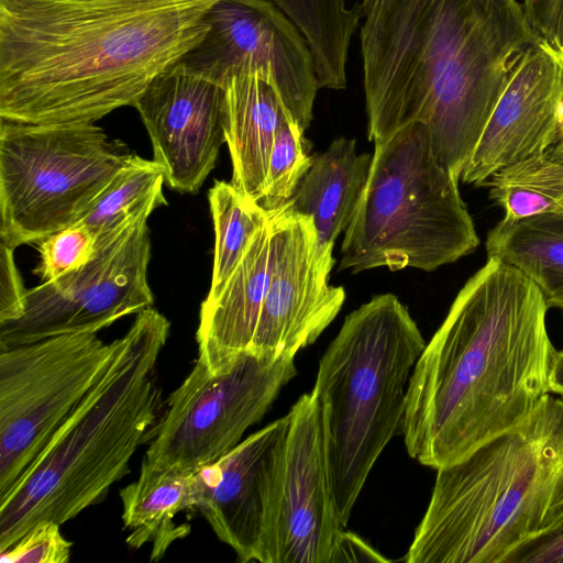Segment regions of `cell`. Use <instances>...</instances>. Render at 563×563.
<instances>
[{
  "label": "cell",
  "mask_w": 563,
  "mask_h": 563,
  "mask_svg": "<svg viewBox=\"0 0 563 563\" xmlns=\"http://www.w3.org/2000/svg\"><path fill=\"white\" fill-rule=\"evenodd\" d=\"M295 357L246 353L216 372L196 361L150 430L144 460L196 473L228 454L296 376Z\"/></svg>",
  "instance_id": "9"
},
{
  "label": "cell",
  "mask_w": 563,
  "mask_h": 563,
  "mask_svg": "<svg viewBox=\"0 0 563 563\" xmlns=\"http://www.w3.org/2000/svg\"><path fill=\"white\" fill-rule=\"evenodd\" d=\"M95 123L0 119V238L12 249L81 221L131 157Z\"/></svg>",
  "instance_id": "8"
},
{
  "label": "cell",
  "mask_w": 563,
  "mask_h": 563,
  "mask_svg": "<svg viewBox=\"0 0 563 563\" xmlns=\"http://www.w3.org/2000/svg\"><path fill=\"white\" fill-rule=\"evenodd\" d=\"M223 88L225 143L232 161L231 184L260 202L275 135L290 117L274 88L258 74L235 75Z\"/></svg>",
  "instance_id": "19"
},
{
  "label": "cell",
  "mask_w": 563,
  "mask_h": 563,
  "mask_svg": "<svg viewBox=\"0 0 563 563\" xmlns=\"http://www.w3.org/2000/svg\"><path fill=\"white\" fill-rule=\"evenodd\" d=\"M563 115V59L545 40L531 45L514 68L461 179L481 187L496 172L547 153Z\"/></svg>",
  "instance_id": "16"
},
{
  "label": "cell",
  "mask_w": 563,
  "mask_h": 563,
  "mask_svg": "<svg viewBox=\"0 0 563 563\" xmlns=\"http://www.w3.org/2000/svg\"><path fill=\"white\" fill-rule=\"evenodd\" d=\"M146 221L96 239V252L84 267L26 289L21 316L0 323V350L63 334L98 333L151 307Z\"/></svg>",
  "instance_id": "11"
},
{
  "label": "cell",
  "mask_w": 563,
  "mask_h": 563,
  "mask_svg": "<svg viewBox=\"0 0 563 563\" xmlns=\"http://www.w3.org/2000/svg\"><path fill=\"white\" fill-rule=\"evenodd\" d=\"M504 563H563V526L526 541Z\"/></svg>",
  "instance_id": "30"
},
{
  "label": "cell",
  "mask_w": 563,
  "mask_h": 563,
  "mask_svg": "<svg viewBox=\"0 0 563 563\" xmlns=\"http://www.w3.org/2000/svg\"><path fill=\"white\" fill-rule=\"evenodd\" d=\"M164 168L154 159L132 154L89 211L81 219L96 239L148 219L167 203L163 195Z\"/></svg>",
  "instance_id": "23"
},
{
  "label": "cell",
  "mask_w": 563,
  "mask_h": 563,
  "mask_svg": "<svg viewBox=\"0 0 563 563\" xmlns=\"http://www.w3.org/2000/svg\"><path fill=\"white\" fill-rule=\"evenodd\" d=\"M553 46L559 52L560 56L563 59V9L559 22L556 38Z\"/></svg>",
  "instance_id": "35"
},
{
  "label": "cell",
  "mask_w": 563,
  "mask_h": 563,
  "mask_svg": "<svg viewBox=\"0 0 563 563\" xmlns=\"http://www.w3.org/2000/svg\"><path fill=\"white\" fill-rule=\"evenodd\" d=\"M373 155L358 154L353 139L336 137L313 155L289 206L313 221L318 242L333 247L351 223L365 188Z\"/></svg>",
  "instance_id": "20"
},
{
  "label": "cell",
  "mask_w": 563,
  "mask_h": 563,
  "mask_svg": "<svg viewBox=\"0 0 563 563\" xmlns=\"http://www.w3.org/2000/svg\"><path fill=\"white\" fill-rule=\"evenodd\" d=\"M224 88L177 63L154 78L133 106L148 133L153 159L169 187L196 194L225 143Z\"/></svg>",
  "instance_id": "17"
},
{
  "label": "cell",
  "mask_w": 563,
  "mask_h": 563,
  "mask_svg": "<svg viewBox=\"0 0 563 563\" xmlns=\"http://www.w3.org/2000/svg\"><path fill=\"white\" fill-rule=\"evenodd\" d=\"M169 328L167 318L148 307L114 340L93 387L0 497V551L41 521L74 519L129 473L164 409L157 366Z\"/></svg>",
  "instance_id": "4"
},
{
  "label": "cell",
  "mask_w": 563,
  "mask_h": 563,
  "mask_svg": "<svg viewBox=\"0 0 563 563\" xmlns=\"http://www.w3.org/2000/svg\"><path fill=\"white\" fill-rule=\"evenodd\" d=\"M563 507V397L437 470L407 563H504Z\"/></svg>",
  "instance_id": "5"
},
{
  "label": "cell",
  "mask_w": 563,
  "mask_h": 563,
  "mask_svg": "<svg viewBox=\"0 0 563 563\" xmlns=\"http://www.w3.org/2000/svg\"><path fill=\"white\" fill-rule=\"evenodd\" d=\"M336 562H389V560L357 534L344 529L331 559V563Z\"/></svg>",
  "instance_id": "32"
},
{
  "label": "cell",
  "mask_w": 563,
  "mask_h": 563,
  "mask_svg": "<svg viewBox=\"0 0 563 563\" xmlns=\"http://www.w3.org/2000/svg\"><path fill=\"white\" fill-rule=\"evenodd\" d=\"M288 413L195 473V509L240 562L271 563L273 518Z\"/></svg>",
  "instance_id": "14"
},
{
  "label": "cell",
  "mask_w": 563,
  "mask_h": 563,
  "mask_svg": "<svg viewBox=\"0 0 563 563\" xmlns=\"http://www.w3.org/2000/svg\"><path fill=\"white\" fill-rule=\"evenodd\" d=\"M120 498L123 525L130 530L126 543L133 549L151 543V560L159 561L190 531L189 525L177 526L174 519L195 509V473L156 467L143 459L139 477L121 489Z\"/></svg>",
  "instance_id": "21"
},
{
  "label": "cell",
  "mask_w": 563,
  "mask_h": 563,
  "mask_svg": "<svg viewBox=\"0 0 563 563\" xmlns=\"http://www.w3.org/2000/svg\"><path fill=\"white\" fill-rule=\"evenodd\" d=\"M530 24L538 37L554 45L563 0H529L525 4Z\"/></svg>",
  "instance_id": "31"
},
{
  "label": "cell",
  "mask_w": 563,
  "mask_h": 563,
  "mask_svg": "<svg viewBox=\"0 0 563 563\" xmlns=\"http://www.w3.org/2000/svg\"><path fill=\"white\" fill-rule=\"evenodd\" d=\"M529 0H522L523 4H526Z\"/></svg>",
  "instance_id": "37"
},
{
  "label": "cell",
  "mask_w": 563,
  "mask_h": 563,
  "mask_svg": "<svg viewBox=\"0 0 563 563\" xmlns=\"http://www.w3.org/2000/svg\"><path fill=\"white\" fill-rule=\"evenodd\" d=\"M310 144L299 126L287 118L275 135L260 206L269 214L283 209L311 166Z\"/></svg>",
  "instance_id": "26"
},
{
  "label": "cell",
  "mask_w": 563,
  "mask_h": 563,
  "mask_svg": "<svg viewBox=\"0 0 563 563\" xmlns=\"http://www.w3.org/2000/svg\"><path fill=\"white\" fill-rule=\"evenodd\" d=\"M551 393L563 397V350L556 351L550 374Z\"/></svg>",
  "instance_id": "33"
},
{
  "label": "cell",
  "mask_w": 563,
  "mask_h": 563,
  "mask_svg": "<svg viewBox=\"0 0 563 563\" xmlns=\"http://www.w3.org/2000/svg\"><path fill=\"white\" fill-rule=\"evenodd\" d=\"M486 251L526 275L549 308L563 309V212L504 217L488 232Z\"/></svg>",
  "instance_id": "22"
},
{
  "label": "cell",
  "mask_w": 563,
  "mask_h": 563,
  "mask_svg": "<svg viewBox=\"0 0 563 563\" xmlns=\"http://www.w3.org/2000/svg\"><path fill=\"white\" fill-rule=\"evenodd\" d=\"M272 266L271 220L213 300H203L196 332L198 358L211 372L249 353L266 296Z\"/></svg>",
  "instance_id": "18"
},
{
  "label": "cell",
  "mask_w": 563,
  "mask_h": 563,
  "mask_svg": "<svg viewBox=\"0 0 563 563\" xmlns=\"http://www.w3.org/2000/svg\"><path fill=\"white\" fill-rule=\"evenodd\" d=\"M562 526H563V507L558 511V514L554 516L551 523L549 525V527L545 530L559 528Z\"/></svg>",
  "instance_id": "36"
},
{
  "label": "cell",
  "mask_w": 563,
  "mask_h": 563,
  "mask_svg": "<svg viewBox=\"0 0 563 563\" xmlns=\"http://www.w3.org/2000/svg\"><path fill=\"white\" fill-rule=\"evenodd\" d=\"M485 187L508 219L563 212V163L548 152L496 172Z\"/></svg>",
  "instance_id": "25"
},
{
  "label": "cell",
  "mask_w": 563,
  "mask_h": 563,
  "mask_svg": "<svg viewBox=\"0 0 563 563\" xmlns=\"http://www.w3.org/2000/svg\"><path fill=\"white\" fill-rule=\"evenodd\" d=\"M40 263L34 273L42 283L54 282L84 267L96 252V235L78 222L38 243Z\"/></svg>",
  "instance_id": "27"
},
{
  "label": "cell",
  "mask_w": 563,
  "mask_h": 563,
  "mask_svg": "<svg viewBox=\"0 0 563 563\" xmlns=\"http://www.w3.org/2000/svg\"><path fill=\"white\" fill-rule=\"evenodd\" d=\"M0 323H4L21 316L26 288L14 262V249L0 242Z\"/></svg>",
  "instance_id": "29"
},
{
  "label": "cell",
  "mask_w": 563,
  "mask_h": 563,
  "mask_svg": "<svg viewBox=\"0 0 563 563\" xmlns=\"http://www.w3.org/2000/svg\"><path fill=\"white\" fill-rule=\"evenodd\" d=\"M279 465L271 563H331L344 530L331 495L320 410L311 390L287 412Z\"/></svg>",
  "instance_id": "15"
},
{
  "label": "cell",
  "mask_w": 563,
  "mask_h": 563,
  "mask_svg": "<svg viewBox=\"0 0 563 563\" xmlns=\"http://www.w3.org/2000/svg\"><path fill=\"white\" fill-rule=\"evenodd\" d=\"M114 350L97 333L0 350V497L99 379Z\"/></svg>",
  "instance_id": "10"
},
{
  "label": "cell",
  "mask_w": 563,
  "mask_h": 563,
  "mask_svg": "<svg viewBox=\"0 0 563 563\" xmlns=\"http://www.w3.org/2000/svg\"><path fill=\"white\" fill-rule=\"evenodd\" d=\"M60 523L41 521L12 547L0 551V561L8 563H67L71 542L65 539Z\"/></svg>",
  "instance_id": "28"
},
{
  "label": "cell",
  "mask_w": 563,
  "mask_h": 563,
  "mask_svg": "<svg viewBox=\"0 0 563 563\" xmlns=\"http://www.w3.org/2000/svg\"><path fill=\"white\" fill-rule=\"evenodd\" d=\"M218 0H0V119L95 123L133 106Z\"/></svg>",
  "instance_id": "3"
},
{
  "label": "cell",
  "mask_w": 563,
  "mask_h": 563,
  "mask_svg": "<svg viewBox=\"0 0 563 563\" xmlns=\"http://www.w3.org/2000/svg\"><path fill=\"white\" fill-rule=\"evenodd\" d=\"M540 290L488 257L456 295L411 373L401 433L439 470L526 422L550 396L556 350Z\"/></svg>",
  "instance_id": "2"
},
{
  "label": "cell",
  "mask_w": 563,
  "mask_h": 563,
  "mask_svg": "<svg viewBox=\"0 0 563 563\" xmlns=\"http://www.w3.org/2000/svg\"><path fill=\"white\" fill-rule=\"evenodd\" d=\"M206 20L208 32L177 65L222 88L235 75L258 74L305 132L321 86L296 24L269 0H218Z\"/></svg>",
  "instance_id": "12"
},
{
  "label": "cell",
  "mask_w": 563,
  "mask_h": 563,
  "mask_svg": "<svg viewBox=\"0 0 563 563\" xmlns=\"http://www.w3.org/2000/svg\"><path fill=\"white\" fill-rule=\"evenodd\" d=\"M424 346L408 308L383 294L345 317L319 361L312 391L344 528L377 459L401 433L409 379Z\"/></svg>",
  "instance_id": "6"
},
{
  "label": "cell",
  "mask_w": 563,
  "mask_h": 563,
  "mask_svg": "<svg viewBox=\"0 0 563 563\" xmlns=\"http://www.w3.org/2000/svg\"><path fill=\"white\" fill-rule=\"evenodd\" d=\"M548 154L555 161L563 163V115H562V122L560 128V133L554 142V144L551 146V148L548 151Z\"/></svg>",
  "instance_id": "34"
},
{
  "label": "cell",
  "mask_w": 563,
  "mask_h": 563,
  "mask_svg": "<svg viewBox=\"0 0 563 563\" xmlns=\"http://www.w3.org/2000/svg\"><path fill=\"white\" fill-rule=\"evenodd\" d=\"M367 137L421 123L461 179L519 59L540 37L522 0H363Z\"/></svg>",
  "instance_id": "1"
},
{
  "label": "cell",
  "mask_w": 563,
  "mask_h": 563,
  "mask_svg": "<svg viewBox=\"0 0 563 563\" xmlns=\"http://www.w3.org/2000/svg\"><path fill=\"white\" fill-rule=\"evenodd\" d=\"M374 145L340 269L430 272L474 252L479 238L459 179L438 161L426 128L411 123Z\"/></svg>",
  "instance_id": "7"
},
{
  "label": "cell",
  "mask_w": 563,
  "mask_h": 563,
  "mask_svg": "<svg viewBox=\"0 0 563 563\" xmlns=\"http://www.w3.org/2000/svg\"><path fill=\"white\" fill-rule=\"evenodd\" d=\"M208 200L214 227L211 285L205 299L210 301L222 291L269 216L258 202L223 180L214 181Z\"/></svg>",
  "instance_id": "24"
},
{
  "label": "cell",
  "mask_w": 563,
  "mask_h": 563,
  "mask_svg": "<svg viewBox=\"0 0 563 563\" xmlns=\"http://www.w3.org/2000/svg\"><path fill=\"white\" fill-rule=\"evenodd\" d=\"M268 216L271 278L249 353L296 356L334 320L345 290L329 283L333 247L319 244L310 217L289 203Z\"/></svg>",
  "instance_id": "13"
}]
</instances>
